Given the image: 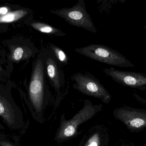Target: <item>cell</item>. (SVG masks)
Segmentation results:
<instances>
[{
    "label": "cell",
    "instance_id": "6da1fadb",
    "mask_svg": "<svg viewBox=\"0 0 146 146\" xmlns=\"http://www.w3.org/2000/svg\"><path fill=\"white\" fill-rule=\"evenodd\" d=\"M74 51L91 59L119 67H133L135 65L122 54L104 45L91 44L76 48Z\"/></svg>",
    "mask_w": 146,
    "mask_h": 146
},
{
    "label": "cell",
    "instance_id": "7a4b0ae2",
    "mask_svg": "<svg viewBox=\"0 0 146 146\" xmlns=\"http://www.w3.org/2000/svg\"><path fill=\"white\" fill-rule=\"evenodd\" d=\"M101 105H93L89 101H86L84 107L70 120H62L60 127L56 135L57 141H66L76 135L78 127L83 123L93 117L102 109Z\"/></svg>",
    "mask_w": 146,
    "mask_h": 146
},
{
    "label": "cell",
    "instance_id": "3957f363",
    "mask_svg": "<svg viewBox=\"0 0 146 146\" xmlns=\"http://www.w3.org/2000/svg\"><path fill=\"white\" fill-rule=\"evenodd\" d=\"M44 59L39 58L37 60L29 85V98L33 108L36 113L42 111L46 93Z\"/></svg>",
    "mask_w": 146,
    "mask_h": 146
},
{
    "label": "cell",
    "instance_id": "277c9868",
    "mask_svg": "<svg viewBox=\"0 0 146 146\" xmlns=\"http://www.w3.org/2000/svg\"><path fill=\"white\" fill-rule=\"evenodd\" d=\"M50 12L64 19L71 25L83 28L93 33H97L92 18L86 10L84 0H79L72 7L51 10Z\"/></svg>",
    "mask_w": 146,
    "mask_h": 146
},
{
    "label": "cell",
    "instance_id": "5b68a950",
    "mask_svg": "<svg viewBox=\"0 0 146 146\" xmlns=\"http://www.w3.org/2000/svg\"><path fill=\"white\" fill-rule=\"evenodd\" d=\"M74 82L73 87L83 94L99 99L109 103L111 97L100 81L92 75L77 73L71 77Z\"/></svg>",
    "mask_w": 146,
    "mask_h": 146
},
{
    "label": "cell",
    "instance_id": "8992f818",
    "mask_svg": "<svg viewBox=\"0 0 146 146\" xmlns=\"http://www.w3.org/2000/svg\"><path fill=\"white\" fill-rule=\"evenodd\" d=\"M113 115L132 133H139L146 128V110L123 106L115 109Z\"/></svg>",
    "mask_w": 146,
    "mask_h": 146
},
{
    "label": "cell",
    "instance_id": "52a82bcc",
    "mask_svg": "<svg viewBox=\"0 0 146 146\" xmlns=\"http://www.w3.org/2000/svg\"><path fill=\"white\" fill-rule=\"evenodd\" d=\"M104 72L113 80L122 85L140 91L146 90V75L141 73L106 68Z\"/></svg>",
    "mask_w": 146,
    "mask_h": 146
},
{
    "label": "cell",
    "instance_id": "ba28073f",
    "mask_svg": "<svg viewBox=\"0 0 146 146\" xmlns=\"http://www.w3.org/2000/svg\"><path fill=\"white\" fill-rule=\"evenodd\" d=\"M0 117L12 130L20 129L24 125L20 109L13 101L1 94H0Z\"/></svg>",
    "mask_w": 146,
    "mask_h": 146
},
{
    "label": "cell",
    "instance_id": "9c48e42d",
    "mask_svg": "<svg viewBox=\"0 0 146 146\" xmlns=\"http://www.w3.org/2000/svg\"><path fill=\"white\" fill-rule=\"evenodd\" d=\"M44 67L50 82L57 93H60L64 79L59 63L54 57L48 56L44 59Z\"/></svg>",
    "mask_w": 146,
    "mask_h": 146
},
{
    "label": "cell",
    "instance_id": "30bf717a",
    "mask_svg": "<svg viewBox=\"0 0 146 146\" xmlns=\"http://www.w3.org/2000/svg\"><path fill=\"white\" fill-rule=\"evenodd\" d=\"M30 25L35 30L47 35L56 37H63L66 33L60 29L43 22L35 21L31 23Z\"/></svg>",
    "mask_w": 146,
    "mask_h": 146
},
{
    "label": "cell",
    "instance_id": "8fae6325",
    "mask_svg": "<svg viewBox=\"0 0 146 146\" xmlns=\"http://www.w3.org/2000/svg\"><path fill=\"white\" fill-rule=\"evenodd\" d=\"M27 11L25 9H19L9 12L7 14L0 16V23H8L14 22L25 16Z\"/></svg>",
    "mask_w": 146,
    "mask_h": 146
},
{
    "label": "cell",
    "instance_id": "7c38bea8",
    "mask_svg": "<svg viewBox=\"0 0 146 146\" xmlns=\"http://www.w3.org/2000/svg\"><path fill=\"white\" fill-rule=\"evenodd\" d=\"M50 48L56 60L59 62L63 65H66L68 64L67 55L60 48L52 44L50 45Z\"/></svg>",
    "mask_w": 146,
    "mask_h": 146
},
{
    "label": "cell",
    "instance_id": "4fadbf2b",
    "mask_svg": "<svg viewBox=\"0 0 146 146\" xmlns=\"http://www.w3.org/2000/svg\"><path fill=\"white\" fill-rule=\"evenodd\" d=\"M102 142V137L100 133H95L91 135L84 146H100Z\"/></svg>",
    "mask_w": 146,
    "mask_h": 146
},
{
    "label": "cell",
    "instance_id": "5bb4252c",
    "mask_svg": "<svg viewBox=\"0 0 146 146\" xmlns=\"http://www.w3.org/2000/svg\"><path fill=\"white\" fill-rule=\"evenodd\" d=\"M25 54V50L21 47H17L14 50L12 54V59L15 61H19Z\"/></svg>",
    "mask_w": 146,
    "mask_h": 146
},
{
    "label": "cell",
    "instance_id": "9a60e30c",
    "mask_svg": "<svg viewBox=\"0 0 146 146\" xmlns=\"http://www.w3.org/2000/svg\"><path fill=\"white\" fill-rule=\"evenodd\" d=\"M0 146H19L18 145L14 144L9 140L7 137L0 133Z\"/></svg>",
    "mask_w": 146,
    "mask_h": 146
},
{
    "label": "cell",
    "instance_id": "2e32d148",
    "mask_svg": "<svg viewBox=\"0 0 146 146\" xmlns=\"http://www.w3.org/2000/svg\"><path fill=\"white\" fill-rule=\"evenodd\" d=\"M9 8L7 7H0V16L5 15L8 13Z\"/></svg>",
    "mask_w": 146,
    "mask_h": 146
},
{
    "label": "cell",
    "instance_id": "e0dca14e",
    "mask_svg": "<svg viewBox=\"0 0 146 146\" xmlns=\"http://www.w3.org/2000/svg\"><path fill=\"white\" fill-rule=\"evenodd\" d=\"M134 96L135 98H136V99L139 101V102H140L142 104H145L146 105V100L145 99H143L142 98L140 97L138 94H136V93H134Z\"/></svg>",
    "mask_w": 146,
    "mask_h": 146
},
{
    "label": "cell",
    "instance_id": "ac0fdd59",
    "mask_svg": "<svg viewBox=\"0 0 146 146\" xmlns=\"http://www.w3.org/2000/svg\"><path fill=\"white\" fill-rule=\"evenodd\" d=\"M4 129V127H3V126L0 123V129Z\"/></svg>",
    "mask_w": 146,
    "mask_h": 146
},
{
    "label": "cell",
    "instance_id": "d6986e66",
    "mask_svg": "<svg viewBox=\"0 0 146 146\" xmlns=\"http://www.w3.org/2000/svg\"><path fill=\"white\" fill-rule=\"evenodd\" d=\"M143 28L145 30H146V25H145L144 26V27H143Z\"/></svg>",
    "mask_w": 146,
    "mask_h": 146
},
{
    "label": "cell",
    "instance_id": "ffe728a7",
    "mask_svg": "<svg viewBox=\"0 0 146 146\" xmlns=\"http://www.w3.org/2000/svg\"><path fill=\"white\" fill-rule=\"evenodd\" d=\"M2 71V68L1 67V65H0V71Z\"/></svg>",
    "mask_w": 146,
    "mask_h": 146
},
{
    "label": "cell",
    "instance_id": "44dd1931",
    "mask_svg": "<svg viewBox=\"0 0 146 146\" xmlns=\"http://www.w3.org/2000/svg\"><path fill=\"white\" fill-rule=\"evenodd\" d=\"M129 146V145H123V146Z\"/></svg>",
    "mask_w": 146,
    "mask_h": 146
}]
</instances>
